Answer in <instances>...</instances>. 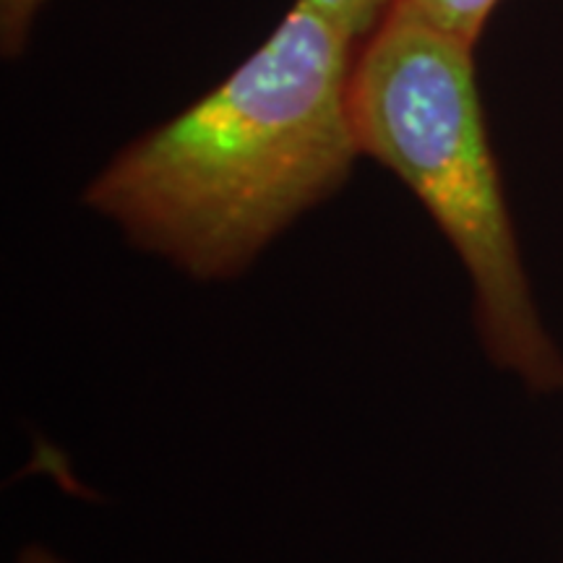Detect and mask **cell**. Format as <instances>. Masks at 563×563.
Listing matches in <instances>:
<instances>
[{"mask_svg": "<svg viewBox=\"0 0 563 563\" xmlns=\"http://www.w3.org/2000/svg\"><path fill=\"white\" fill-rule=\"evenodd\" d=\"M355 51L334 19L295 0L217 87L112 154L84 207L183 277L241 279L355 170Z\"/></svg>", "mask_w": 563, "mask_h": 563, "instance_id": "1", "label": "cell"}, {"mask_svg": "<svg viewBox=\"0 0 563 563\" xmlns=\"http://www.w3.org/2000/svg\"><path fill=\"white\" fill-rule=\"evenodd\" d=\"M361 157L397 175L452 245L485 357L532 394L563 391V352L525 269L477 87L475 45L391 0L352 58Z\"/></svg>", "mask_w": 563, "mask_h": 563, "instance_id": "2", "label": "cell"}, {"mask_svg": "<svg viewBox=\"0 0 563 563\" xmlns=\"http://www.w3.org/2000/svg\"><path fill=\"white\" fill-rule=\"evenodd\" d=\"M405 3H410L415 11L431 19L441 30L452 32L477 47L501 0H405Z\"/></svg>", "mask_w": 563, "mask_h": 563, "instance_id": "3", "label": "cell"}, {"mask_svg": "<svg viewBox=\"0 0 563 563\" xmlns=\"http://www.w3.org/2000/svg\"><path fill=\"white\" fill-rule=\"evenodd\" d=\"M45 5L47 0H0V53L5 60L26 53Z\"/></svg>", "mask_w": 563, "mask_h": 563, "instance_id": "4", "label": "cell"}, {"mask_svg": "<svg viewBox=\"0 0 563 563\" xmlns=\"http://www.w3.org/2000/svg\"><path fill=\"white\" fill-rule=\"evenodd\" d=\"M306 3L327 13L344 32L361 40L382 21L384 13L389 11L391 0H306Z\"/></svg>", "mask_w": 563, "mask_h": 563, "instance_id": "5", "label": "cell"}, {"mask_svg": "<svg viewBox=\"0 0 563 563\" xmlns=\"http://www.w3.org/2000/svg\"><path fill=\"white\" fill-rule=\"evenodd\" d=\"M16 563H66L60 559V555H55L53 551H47V548L42 545H26L24 551L19 553Z\"/></svg>", "mask_w": 563, "mask_h": 563, "instance_id": "6", "label": "cell"}]
</instances>
